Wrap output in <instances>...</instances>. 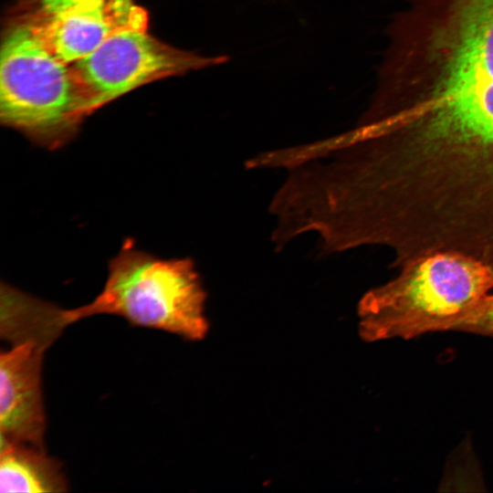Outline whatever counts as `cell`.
<instances>
[{
	"instance_id": "52a82bcc",
	"label": "cell",
	"mask_w": 493,
	"mask_h": 493,
	"mask_svg": "<svg viewBox=\"0 0 493 493\" xmlns=\"http://www.w3.org/2000/svg\"><path fill=\"white\" fill-rule=\"evenodd\" d=\"M68 487L61 464L47 456L44 448L1 440L2 493L65 492Z\"/></svg>"
},
{
	"instance_id": "7a4b0ae2",
	"label": "cell",
	"mask_w": 493,
	"mask_h": 493,
	"mask_svg": "<svg viewBox=\"0 0 493 493\" xmlns=\"http://www.w3.org/2000/svg\"><path fill=\"white\" fill-rule=\"evenodd\" d=\"M205 292L191 258H161L126 238L108 266V277L92 301L72 309L56 306L55 322L66 326L93 315L110 314L138 327L186 340L207 332Z\"/></svg>"
},
{
	"instance_id": "3957f363",
	"label": "cell",
	"mask_w": 493,
	"mask_h": 493,
	"mask_svg": "<svg viewBox=\"0 0 493 493\" xmlns=\"http://www.w3.org/2000/svg\"><path fill=\"white\" fill-rule=\"evenodd\" d=\"M88 114L73 68L52 55L26 22L11 26L0 51L1 122L52 151L73 139Z\"/></svg>"
},
{
	"instance_id": "5b68a950",
	"label": "cell",
	"mask_w": 493,
	"mask_h": 493,
	"mask_svg": "<svg viewBox=\"0 0 493 493\" xmlns=\"http://www.w3.org/2000/svg\"><path fill=\"white\" fill-rule=\"evenodd\" d=\"M59 60L74 63L125 29H146L147 14L132 0H104L53 14L38 13L26 22Z\"/></svg>"
},
{
	"instance_id": "8992f818",
	"label": "cell",
	"mask_w": 493,
	"mask_h": 493,
	"mask_svg": "<svg viewBox=\"0 0 493 493\" xmlns=\"http://www.w3.org/2000/svg\"><path fill=\"white\" fill-rule=\"evenodd\" d=\"M47 347L34 341L15 343L0 355L1 440L44 448L46 413L42 363Z\"/></svg>"
},
{
	"instance_id": "277c9868",
	"label": "cell",
	"mask_w": 493,
	"mask_h": 493,
	"mask_svg": "<svg viewBox=\"0 0 493 493\" xmlns=\"http://www.w3.org/2000/svg\"><path fill=\"white\" fill-rule=\"evenodd\" d=\"M227 56L203 57L157 40L146 29H125L73 63L88 113L151 81L227 62Z\"/></svg>"
},
{
	"instance_id": "30bf717a",
	"label": "cell",
	"mask_w": 493,
	"mask_h": 493,
	"mask_svg": "<svg viewBox=\"0 0 493 493\" xmlns=\"http://www.w3.org/2000/svg\"><path fill=\"white\" fill-rule=\"evenodd\" d=\"M48 303V302H47ZM46 320H47V309H46ZM48 325V324H47ZM49 327V326H48ZM50 329V328H49ZM51 330V329H50ZM53 331V330H52ZM54 332V331H53ZM55 333V332H54ZM56 334V333H55ZM58 335V334H56Z\"/></svg>"
},
{
	"instance_id": "9c48e42d",
	"label": "cell",
	"mask_w": 493,
	"mask_h": 493,
	"mask_svg": "<svg viewBox=\"0 0 493 493\" xmlns=\"http://www.w3.org/2000/svg\"><path fill=\"white\" fill-rule=\"evenodd\" d=\"M104 0H37L38 13L53 14L61 12L78 5L97 3Z\"/></svg>"
},
{
	"instance_id": "ba28073f",
	"label": "cell",
	"mask_w": 493,
	"mask_h": 493,
	"mask_svg": "<svg viewBox=\"0 0 493 493\" xmlns=\"http://www.w3.org/2000/svg\"><path fill=\"white\" fill-rule=\"evenodd\" d=\"M457 330L493 336V290Z\"/></svg>"
},
{
	"instance_id": "6da1fadb",
	"label": "cell",
	"mask_w": 493,
	"mask_h": 493,
	"mask_svg": "<svg viewBox=\"0 0 493 493\" xmlns=\"http://www.w3.org/2000/svg\"><path fill=\"white\" fill-rule=\"evenodd\" d=\"M358 306L361 336L369 341L457 330L493 290V267L459 252L421 257Z\"/></svg>"
}]
</instances>
